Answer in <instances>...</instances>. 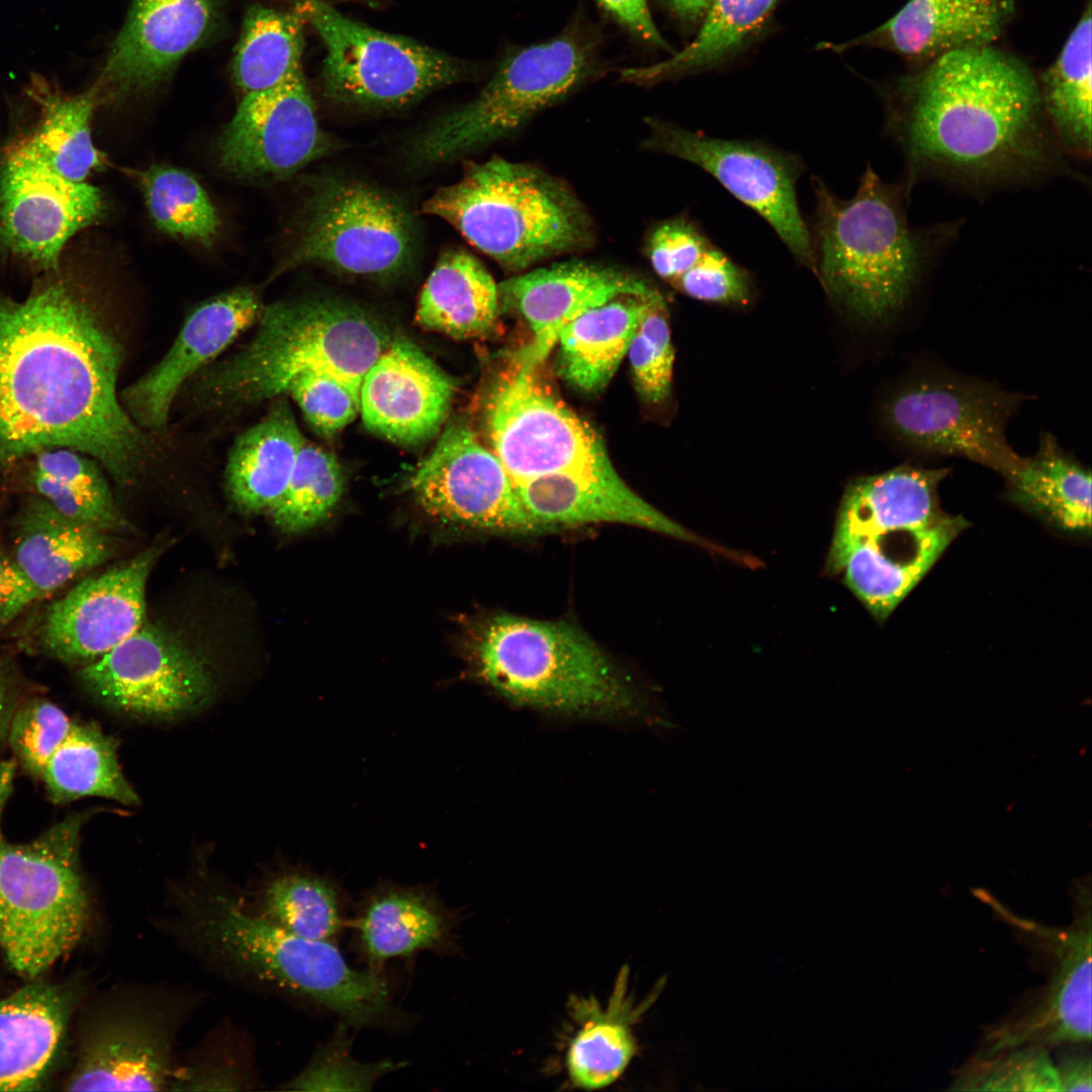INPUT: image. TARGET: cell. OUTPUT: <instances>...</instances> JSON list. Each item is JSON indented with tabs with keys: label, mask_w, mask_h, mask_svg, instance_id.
<instances>
[{
	"label": "cell",
	"mask_w": 1092,
	"mask_h": 1092,
	"mask_svg": "<svg viewBox=\"0 0 1092 1092\" xmlns=\"http://www.w3.org/2000/svg\"><path fill=\"white\" fill-rule=\"evenodd\" d=\"M121 363L118 342L59 272L24 299L0 295V464L69 448L127 484L148 443L117 393Z\"/></svg>",
	"instance_id": "6da1fadb"
},
{
	"label": "cell",
	"mask_w": 1092,
	"mask_h": 1092,
	"mask_svg": "<svg viewBox=\"0 0 1092 1092\" xmlns=\"http://www.w3.org/2000/svg\"><path fill=\"white\" fill-rule=\"evenodd\" d=\"M885 131L904 157L902 183L968 191L1078 175L1042 110L1037 79L993 44L946 53L884 90Z\"/></svg>",
	"instance_id": "7a4b0ae2"
},
{
	"label": "cell",
	"mask_w": 1092,
	"mask_h": 1092,
	"mask_svg": "<svg viewBox=\"0 0 1092 1092\" xmlns=\"http://www.w3.org/2000/svg\"><path fill=\"white\" fill-rule=\"evenodd\" d=\"M812 188L814 274L834 302L863 322H883L901 309L960 229L957 221L912 224L905 185L885 182L871 165L849 199L819 177Z\"/></svg>",
	"instance_id": "3957f363"
},
{
	"label": "cell",
	"mask_w": 1092,
	"mask_h": 1092,
	"mask_svg": "<svg viewBox=\"0 0 1092 1092\" xmlns=\"http://www.w3.org/2000/svg\"><path fill=\"white\" fill-rule=\"evenodd\" d=\"M258 324L248 345L198 377L193 396L201 407L278 397L304 373L332 376L359 398L365 373L392 341L375 317L339 300L276 302L263 307Z\"/></svg>",
	"instance_id": "277c9868"
},
{
	"label": "cell",
	"mask_w": 1092,
	"mask_h": 1092,
	"mask_svg": "<svg viewBox=\"0 0 1092 1092\" xmlns=\"http://www.w3.org/2000/svg\"><path fill=\"white\" fill-rule=\"evenodd\" d=\"M453 225L509 271H522L590 242L581 204L557 179L533 166L492 157L468 163L461 179L422 207Z\"/></svg>",
	"instance_id": "5b68a950"
},
{
	"label": "cell",
	"mask_w": 1092,
	"mask_h": 1092,
	"mask_svg": "<svg viewBox=\"0 0 1092 1092\" xmlns=\"http://www.w3.org/2000/svg\"><path fill=\"white\" fill-rule=\"evenodd\" d=\"M182 912L196 943L245 975L303 995L356 1025L390 1013L384 981L351 968L330 940L293 934L219 892L184 898Z\"/></svg>",
	"instance_id": "8992f818"
},
{
	"label": "cell",
	"mask_w": 1092,
	"mask_h": 1092,
	"mask_svg": "<svg viewBox=\"0 0 1092 1092\" xmlns=\"http://www.w3.org/2000/svg\"><path fill=\"white\" fill-rule=\"evenodd\" d=\"M477 675L519 705L565 714H622L633 691L603 650L565 622L497 615L479 629Z\"/></svg>",
	"instance_id": "52a82bcc"
},
{
	"label": "cell",
	"mask_w": 1092,
	"mask_h": 1092,
	"mask_svg": "<svg viewBox=\"0 0 1092 1092\" xmlns=\"http://www.w3.org/2000/svg\"><path fill=\"white\" fill-rule=\"evenodd\" d=\"M13 767H0V948L19 974L36 977L67 954L87 924V893L79 872L84 817L74 815L27 843L7 841L2 812Z\"/></svg>",
	"instance_id": "ba28073f"
},
{
	"label": "cell",
	"mask_w": 1092,
	"mask_h": 1092,
	"mask_svg": "<svg viewBox=\"0 0 1092 1092\" xmlns=\"http://www.w3.org/2000/svg\"><path fill=\"white\" fill-rule=\"evenodd\" d=\"M974 895L1014 930L1040 963L1045 983L1022 996L1003 1018L984 1028L978 1053L1038 1044L1049 1050L1091 1041L1090 876L1073 883L1072 922L1054 927L1018 916L984 889Z\"/></svg>",
	"instance_id": "9c48e42d"
},
{
	"label": "cell",
	"mask_w": 1092,
	"mask_h": 1092,
	"mask_svg": "<svg viewBox=\"0 0 1092 1092\" xmlns=\"http://www.w3.org/2000/svg\"><path fill=\"white\" fill-rule=\"evenodd\" d=\"M595 53L593 39L572 29L509 54L475 99L417 136L412 161L445 162L513 132L585 81L596 69Z\"/></svg>",
	"instance_id": "30bf717a"
},
{
	"label": "cell",
	"mask_w": 1092,
	"mask_h": 1092,
	"mask_svg": "<svg viewBox=\"0 0 1092 1092\" xmlns=\"http://www.w3.org/2000/svg\"><path fill=\"white\" fill-rule=\"evenodd\" d=\"M515 355L486 388L481 421L489 448L515 482L614 469L601 438Z\"/></svg>",
	"instance_id": "8fae6325"
},
{
	"label": "cell",
	"mask_w": 1092,
	"mask_h": 1092,
	"mask_svg": "<svg viewBox=\"0 0 1092 1092\" xmlns=\"http://www.w3.org/2000/svg\"><path fill=\"white\" fill-rule=\"evenodd\" d=\"M300 10L325 46V92L339 102L399 107L465 73L460 61L355 21L321 0H305Z\"/></svg>",
	"instance_id": "7c38bea8"
},
{
	"label": "cell",
	"mask_w": 1092,
	"mask_h": 1092,
	"mask_svg": "<svg viewBox=\"0 0 1092 1092\" xmlns=\"http://www.w3.org/2000/svg\"><path fill=\"white\" fill-rule=\"evenodd\" d=\"M1019 402V395L984 382L925 377L895 392L885 416L891 432L907 447L965 457L1006 478L1022 461L1005 434Z\"/></svg>",
	"instance_id": "4fadbf2b"
},
{
	"label": "cell",
	"mask_w": 1092,
	"mask_h": 1092,
	"mask_svg": "<svg viewBox=\"0 0 1092 1092\" xmlns=\"http://www.w3.org/2000/svg\"><path fill=\"white\" fill-rule=\"evenodd\" d=\"M299 241L281 269L315 264L353 275L388 277L413 259L412 220L372 186L330 178L312 192Z\"/></svg>",
	"instance_id": "5bb4252c"
},
{
	"label": "cell",
	"mask_w": 1092,
	"mask_h": 1092,
	"mask_svg": "<svg viewBox=\"0 0 1092 1092\" xmlns=\"http://www.w3.org/2000/svg\"><path fill=\"white\" fill-rule=\"evenodd\" d=\"M649 150L688 161L711 174L730 194L758 213L794 258L813 273L809 228L797 201L803 172L799 156L758 140H725L658 120L650 122Z\"/></svg>",
	"instance_id": "9a60e30c"
},
{
	"label": "cell",
	"mask_w": 1092,
	"mask_h": 1092,
	"mask_svg": "<svg viewBox=\"0 0 1092 1092\" xmlns=\"http://www.w3.org/2000/svg\"><path fill=\"white\" fill-rule=\"evenodd\" d=\"M407 486L420 508L444 524L522 536L545 532L498 457L461 421L445 429Z\"/></svg>",
	"instance_id": "2e32d148"
},
{
	"label": "cell",
	"mask_w": 1092,
	"mask_h": 1092,
	"mask_svg": "<svg viewBox=\"0 0 1092 1092\" xmlns=\"http://www.w3.org/2000/svg\"><path fill=\"white\" fill-rule=\"evenodd\" d=\"M103 211L99 189L60 175L30 135L7 147L0 161V243L11 254L58 273L65 245Z\"/></svg>",
	"instance_id": "e0dca14e"
},
{
	"label": "cell",
	"mask_w": 1092,
	"mask_h": 1092,
	"mask_svg": "<svg viewBox=\"0 0 1092 1092\" xmlns=\"http://www.w3.org/2000/svg\"><path fill=\"white\" fill-rule=\"evenodd\" d=\"M80 679L104 705L150 718L196 710L214 691L212 674L201 656L170 632L145 624L83 665Z\"/></svg>",
	"instance_id": "ac0fdd59"
},
{
	"label": "cell",
	"mask_w": 1092,
	"mask_h": 1092,
	"mask_svg": "<svg viewBox=\"0 0 1092 1092\" xmlns=\"http://www.w3.org/2000/svg\"><path fill=\"white\" fill-rule=\"evenodd\" d=\"M328 147L301 70L246 93L217 144L220 167L249 179L288 177Z\"/></svg>",
	"instance_id": "d6986e66"
},
{
	"label": "cell",
	"mask_w": 1092,
	"mask_h": 1092,
	"mask_svg": "<svg viewBox=\"0 0 1092 1092\" xmlns=\"http://www.w3.org/2000/svg\"><path fill=\"white\" fill-rule=\"evenodd\" d=\"M163 548L86 577L52 603L37 629L41 650L69 664L90 663L145 624L146 585Z\"/></svg>",
	"instance_id": "ffe728a7"
},
{
	"label": "cell",
	"mask_w": 1092,
	"mask_h": 1092,
	"mask_svg": "<svg viewBox=\"0 0 1092 1092\" xmlns=\"http://www.w3.org/2000/svg\"><path fill=\"white\" fill-rule=\"evenodd\" d=\"M224 0H131L95 84L100 102L150 92L217 29Z\"/></svg>",
	"instance_id": "44dd1931"
},
{
	"label": "cell",
	"mask_w": 1092,
	"mask_h": 1092,
	"mask_svg": "<svg viewBox=\"0 0 1092 1092\" xmlns=\"http://www.w3.org/2000/svg\"><path fill=\"white\" fill-rule=\"evenodd\" d=\"M262 310L257 292L243 286L196 307L162 360L121 392L122 405L135 424L164 430L184 383L258 323Z\"/></svg>",
	"instance_id": "7402d4cb"
},
{
	"label": "cell",
	"mask_w": 1092,
	"mask_h": 1092,
	"mask_svg": "<svg viewBox=\"0 0 1092 1092\" xmlns=\"http://www.w3.org/2000/svg\"><path fill=\"white\" fill-rule=\"evenodd\" d=\"M454 389L452 379L417 346L392 340L362 379L359 413L378 436L418 445L443 427Z\"/></svg>",
	"instance_id": "603a6c76"
},
{
	"label": "cell",
	"mask_w": 1092,
	"mask_h": 1092,
	"mask_svg": "<svg viewBox=\"0 0 1092 1092\" xmlns=\"http://www.w3.org/2000/svg\"><path fill=\"white\" fill-rule=\"evenodd\" d=\"M498 286L500 307L519 312L533 340L515 354L541 365L562 329L577 316L622 296L648 297L657 291L637 277L583 262H565L510 278Z\"/></svg>",
	"instance_id": "cb8c5ba5"
},
{
	"label": "cell",
	"mask_w": 1092,
	"mask_h": 1092,
	"mask_svg": "<svg viewBox=\"0 0 1092 1092\" xmlns=\"http://www.w3.org/2000/svg\"><path fill=\"white\" fill-rule=\"evenodd\" d=\"M173 1024L141 1001L102 1023L88 1040L70 1091L166 1089L172 1081Z\"/></svg>",
	"instance_id": "d4e9b609"
},
{
	"label": "cell",
	"mask_w": 1092,
	"mask_h": 1092,
	"mask_svg": "<svg viewBox=\"0 0 1092 1092\" xmlns=\"http://www.w3.org/2000/svg\"><path fill=\"white\" fill-rule=\"evenodd\" d=\"M1015 0H908L889 20L855 39L824 48L885 49L919 68L949 52L993 44L1015 15Z\"/></svg>",
	"instance_id": "484cf974"
},
{
	"label": "cell",
	"mask_w": 1092,
	"mask_h": 1092,
	"mask_svg": "<svg viewBox=\"0 0 1092 1092\" xmlns=\"http://www.w3.org/2000/svg\"><path fill=\"white\" fill-rule=\"evenodd\" d=\"M516 484L524 508L545 531L561 526L621 523L709 545L636 494L615 468L554 473Z\"/></svg>",
	"instance_id": "4316f807"
},
{
	"label": "cell",
	"mask_w": 1092,
	"mask_h": 1092,
	"mask_svg": "<svg viewBox=\"0 0 1092 1092\" xmlns=\"http://www.w3.org/2000/svg\"><path fill=\"white\" fill-rule=\"evenodd\" d=\"M630 970L619 971L608 1002L595 996H573L568 1012L576 1024L565 1056L567 1075L574 1087L597 1090L617 1081L637 1052L633 1026L656 1001L666 978H661L639 1004L629 988Z\"/></svg>",
	"instance_id": "83f0119b"
},
{
	"label": "cell",
	"mask_w": 1092,
	"mask_h": 1092,
	"mask_svg": "<svg viewBox=\"0 0 1092 1092\" xmlns=\"http://www.w3.org/2000/svg\"><path fill=\"white\" fill-rule=\"evenodd\" d=\"M947 472L904 464L852 481L841 498L828 557L884 532L942 520L947 514L939 507L938 486Z\"/></svg>",
	"instance_id": "f1b7e54d"
},
{
	"label": "cell",
	"mask_w": 1092,
	"mask_h": 1092,
	"mask_svg": "<svg viewBox=\"0 0 1092 1092\" xmlns=\"http://www.w3.org/2000/svg\"><path fill=\"white\" fill-rule=\"evenodd\" d=\"M106 534L64 516L36 495L17 516L11 556L41 600L111 557Z\"/></svg>",
	"instance_id": "f546056e"
},
{
	"label": "cell",
	"mask_w": 1092,
	"mask_h": 1092,
	"mask_svg": "<svg viewBox=\"0 0 1092 1092\" xmlns=\"http://www.w3.org/2000/svg\"><path fill=\"white\" fill-rule=\"evenodd\" d=\"M73 994L47 984L0 999V1091L39 1088L66 1029Z\"/></svg>",
	"instance_id": "4dcf8cb0"
},
{
	"label": "cell",
	"mask_w": 1092,
	"mask_h": 1092,
	"mask_svg": "<svg viewBox=\"0 0 1092 1092\" xmlns=\"http://www.w3.org/2000/svg\"><path fill=\"white\" fill-rule=\"evenodd\" d=\"M305 442L285 399L236 439L225 467L229 496L243 512H269L281 498Z\"/></svg>",
	"instance_id": "1f68e13d"
},
{
	"label": "cell",
	"mask_w": 1092,
	"mask_h": 1092,
	"mask_svg": "<svg viewBox=\"0 0 1092 1092\" xmlns=\"http://www.w3.org/2000/svg\"><path fill=\"white\" fill-rule=\"evenodd\" d=\"M967 526L964 518L946 515L926 527L856 541L861 542L854 563L860 587L878 604L896 608Z\"/></svg>",
	"instance_id": "d6a6232c"
},
{
	"label": "cell",
	"mask_w": 1092,
	"mask_h": 1092,
	"mask_svg": "<svg viewBox=\"0 0 1092 1092\" xmlns=\"http://www.w3.org/2000/svg\"><path fill=\"white\" fill-rule=\"evenodd\" d=\"M499 308L498 286L482 264L463 250H450L422 288L416 321L453 338H476L491 332Z\"/></svg>",
	"instance_id": "836d02e7"
},
{
	"label": "cell",
	"mask_w": 1092,
	"mask_h": 1092,
	"mask_svg": "<svg viewBox=\"0 0 1092 1092\" xmlns=\"http://www.w3.org/2000/svg\"><path fill=\"white\" fill-rule=\"evenodd\" d=\"M1010 498L1070 534L1091 533V474L1043 434L1036 453L1005 478Z\"/></svg>",
	"instance_id": "e575fe53"
},
{
	"label": "cell",
	"mask_w": 1092,
	"mask_h": 1092,
	"mask_svg": "<svg viewBox=\"0 0 1092 1092\" xmlns=\"http://www.w3.org/2000/svg\"><path fill=\"white\" fill-rule=\"evenodd\" d=\"M648 297L622 296L566 325L557 341L559 375L585 392L604 388L628 352Z\"/></svg>",
	"instance_id": "d590c367"
},
{
	"label": "cell",
	"mask_w": 1092,
	"mask_h": 1092,
	"mask_svg": "<svg viewBox=\"0 0 1092 1092\" xmlns=\"http://www.w3.org/2000/svg\"><path fill=\"white\" fill-rule=\"evenodd\" d=\"M1091 2L1038 83L1048 123L1066 156H1091Z\"/></svg>",
	"instance_id": "8d00e7d4"
},
{
	"label": "cell",
	"mask_w": 1092,
	"mask_h": 1092,
	"mask_svg": "<svg viewBox=\"0 0 1092 1092\" xmlns=\"http://www.w3.org/2000/svg\"><path fill=\"white\" fill-rule=\"evenodd\" d=\"M38 108L39 119L30 134L52 168L63 177L83 182L102 165L91 134V119L100 104L97 88L66 94L54 83L33 76L25 88Z\"/></svg>",
	"instance_id": "74e56055"
},
{
	"label": "cell",
	"mask_w": 1092,
	"mask_h": 1092,
	"mask_svg": "<svg viewBox=\"0 0 1092 1092\" xmlns=\"http://www.w3.org/2000/svg\"><path fill=\"white\" fill-rule=\"evenodd\" d=\"M117 742L95 723L74 721L71 730L47 760L40 780L57 804L97 796L124 805L139 797L117 761Z\"/></svg>",
	"instance_id": "f35d334b"
},
{
	"label": "cell",
	"mask_w": 1092,
	"mask_h": 1092,
	"mask_svg": "<svg viewBox=\"0 0 1092 1092\" xmlns=\"http://www.w3.org/2000/svg\"><path fill=\"white\" fill-rule=\"evenodd\" d=\"M98 464L69 448L44 449L33 455L29 481L64 516L104 532L125 531L128 523Z\"/></svg>",
	"instance_id": "ab89813d"
},
{
	"label": "cell",
	"mask_w": 1092,
	"mask_h": 1092,
	"mask_svg": "<svg viewBox=\"0 0 1092 1092\" xmlns=\"http://www.w3.org/2000/svg\"><path fill=\"white\" fill-rule=\"evenodd\" d=\"M448 927L444 912L432 897L404 888L374 894L357 923L364 952L376 964L437 946Z\"/></svg>",
	"instance_id": "60d3db41"
},
{
	"label": "cell",
	"mask_w": 1092,
	"mask_h": 1092,
	"mask_svg": "<svg viewBox=\"0 0 1092 1092\" xmlns=\"http://www.w3.org/2000/svg\"><path fill=\"white\" fill-rule=\"evenodd\" d=\"M300 16L262 5L248 9L232 65L245 94L272 88L301 70Z\"/></svg>",
	"instance_id": "b9f144b4"
},
{
	"label": "cell",
	"mask_w": 1092,
	"mask_h": 1092,
	"mask_svg": "<svg viewBox=\"0 0 1092 1092\" xmlns=\"http://www.w3.org/2000/svg\"><path fill=\"white\" fill-rule=\"evenodd\" d=\"M778 0H714L696 38L670 59L622 71V79L650 84L714 65L738 50L767 20Z\"/></svg>",
	"instance_id": "7bdbcfd3"
},
{
	"label": "cell",
	"mask_w": 1092,
	"mask_h": 1092,
	"mask_svg": "<svg viewBox=\"0 0 1092 1092\" xmlns=\"http://www.w3.org/2000/svg\"><path fill=\"white\" fill-rule=\"evenodd\" d=\"M147 207L163 233L212 246L220 226L217 211L200 183L188 172L153 165L139 173Z\"/></svg>",
	"instance_id": "ee69618b"
},
{
	"label": "cell",
	"mask_w": 1092,
	"mask_h": 1092,
	"mask_svg": "<svg viewBox=\"0 0 1092 1092\" xmlns=\"http://www.w3.org/2000/svg\"><path fill=\"white\" fill-rule=\"evenodd\" d=\"M260 915L293 934L320 940H331L342 922L333 884L306 873L274 878L264 891Z\"/></svg>",
	"instance_id": "f6af8a7d"
},
{
	"label": "cell",
	"mask_w": 1092,
	"mask_h": 1092,
	"mask_svg": "<svg viewBox=\"0 0 1092 1092\" xmlns=\"http://www.w3.org/2000/svg\"><path fill=\"white\" fill-rule=\"evenodd\" d=\"M343 490L344 475L337 458L305 440L284 493L268 513L280 531L300 533L326 520Z\"/></svg>",
	"instance_id": "bcb514c9"
},
{
	"label": "cell",
	"mask_w": 1092,
	"mask_h": 1092,
	"mask_svg": "<svg viewBox=\"0 0 1092 1092\" xmlns=\"http://www.w3.org/2000/svg\"><path fill=\"white\" fill-rule=\"evenodd\" d=\"M1049 1049L1023 1044L975 1052L956 1070L951 1091L1061 1092Z\"/></svg>",
	"instance_id": "7dc6e473"
},
{
	"label": "cell",
	"mask_w": 1092,
	"mask_h": 1092,
	"mask_svg": "<svg viewBox=\"0 0 1092 1092\" xmlns=\"http://www.w3.org/2000/svg\"><path fill=\"white\" fill-rule=\"evenodd\" d=\"M627 354L639 395L650 403L665 399L671 387L674 353L666 305L658 292L646 299Z\"/></svg>",
	"instance_id": "c3c4849f"
},
{
	"label": "cell",
	"mask_w": 1092,
	"mask_h": 1092,
	"mask_svg": "<svg viewBox=\"0 0 1092 1092\" xmlns=\"http://www.w3.org/2000/svg\"><path fill=\"white\" fill-rule=\"evenodd\" d=\"M74 721L60 707L42 699L30 700L17 707L8 739L28 775L40 778L47 760L68 735Z\"/></svg>",
	"instance_id": "681fc988"
},
{
	"label": "cell",
	"mask_w": 1092,
	"mask_h": 1092,
	"mask_svg": "<svg viewBox=\"0 0 1092 1092\" xmlns=\"http://www.w3.org/2000/svg\"><path fill=\"white\" fill-rule=\"evenodd\" d=\"M348 1041L339 1033L322 1049L307 1068L286 1089L299 1091H365L393 1066L389 1062L363 1064L354 1060Z\"/></svg>",
	"instance_id": "f907efd6"
},
{
	"label": "cell",
	"mask_w": 1092,
	"mask_h": 1092,
	"mask_svg": "<svg viewBox=\"0 0 1092 1092\" xmlns=\"http://www.w3.org/2000/svg\"><path fill=\"white\" fill-rule=\"evenodd\" d=\"M673 286L692 298L711 303L744 306L753 297L750 274L714 244Z\"/></svg>",
	"instance_id": "816d5d0a"
},
{
	"label": "cell",
	"mask_w": 1092,
	"mask_h": 1092,
	"mask_svg": "<svg viewBox=\"0 0 1092 1092\" xmlns=\"http://www.w3.org/2000/svg\"><path fill=\"white\" fill-rule=\"evenodd\" d=\"M286 393L297 402L310 426L325 437L337 434L359 414V398L329 375L301 374L290 383Z\"/></svg>",
	"instance_id": "f5cc1de1"
},
{
	"label": "cell",
	"mask_w": 1092,
	"mask_h": 1092,
	"mask_svg": "<svg viewBox=\"0 0 1092 1092\" xmlns=\"http://www.w3.org/2000/svg\"><path fill=\"white\" fill-rule=\"evenodd\" d=\"M712 245L695 222L678 217L653 231L648 256L656 274L673 285Z\"/></svg>",
	"instance_id": "db71d44e"
},
{
	"label": "cell",
	"mask_w": 1092,
	"mask_h": 1092,
	"mask_svg": "<svg viewBox=\"0 0 1092 1092\" xmlns=\"http://www.w3.org/2000/svg\"><path fill=\"white\" fill-rule=\"evenodd\" d=\"M39 598L12 556L0 550V627L9 624Z\"/></svg>",
	"instance_id": "11a10c76"
},
{
	"label": "cell",
	"mask_w": 1092,
	"mask_h": 1092,
	"mask_svg": "<svg viewBox=\"0 0 1092 1092\" xmlns=\"http://www.w3.org/2000/svg\"><path fill=\"white\" fill-rule=\"evenodd\" d=\"M619 22L641 39L668 50L657 30L646 0H598Z\"/></svg>",
	"instance_id": "9f6ffc18"
},
{
	"label": "cell",
	"mask_w": 1092,
	"mask_h": 1092,
	"mask_svg": "<svg viewBox=\"0 0 1092 1092\" xmlns=\"http://www.w3.org/2000/svg\"><path fill=\"white\" fill-rule=\"evenodd\" d=\"M1060 1053L1055 1068L1060 1090L1091 1091L1092 1059L1089 1043H1074Z\"/></svg>",
	"instance_id": "6f0895ef"
},
{
	"label": "cell",
	"mask_w": 1092,
	"mask_h": 1092,
	"mask_svg": "<svg viewBox=\"0 0 1092 1092\" xmlns=\"http://www.w3.org/2000/svg\"><path fill=\"white\" fill-rule=\"evenodd\" d=\"M17 709L15 694L8 672L0 665V742L8 736L12 717Z\"/></svg>",
	"instance_id": "680465c9"
},
{
	"label": "cell",
	"mask_w": 1092,
	"mask_h": 1092,
	"mask_svg": "<svg viewBox=\"0 0 1092 1092\" xmlns=\"http://www.w3.org/2000/svg\"><path fill=\"white\" fill-rule=\"evenodd\" d=\"M665 2L676 15L692 20L708 12L714 0H665Z\"/></svg>",
	"instance_id": "91938a15"
}]
</instances>
